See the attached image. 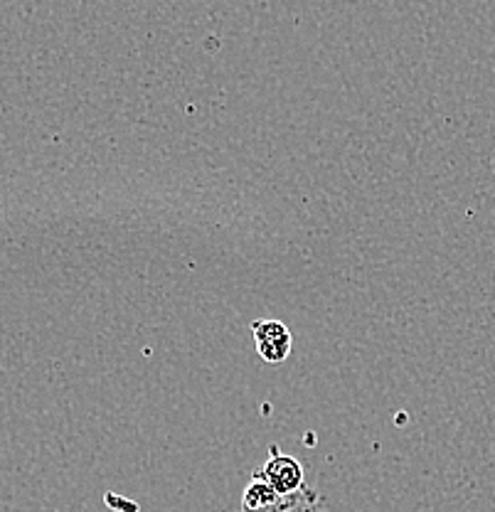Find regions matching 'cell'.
<instances>
[{"instance_id":"6da1fadb","label":"cell","mask_w":495,"mask_h":512,"mask_svg":"<svg viewBox=\"0 0 495 512\" xmlns=\"http://www.w3.org/2000/svg\"><path fill=\"white\" fill-rule=\"evenodd\" d=\"M254 478L264 480V483L269 485L276 495H281V498H289V495H294L303 488V466L294 456L274 451L266 458V463L259 468Z\"/></svg>"},{"instance_id":"7a4b0ae2","label":"cell","mask_w":495,"mask_h":512,"mask_svg":"<svg viewBox=\"0 0 495 512\" xmlns=\"http://www.w3.org/2000/svg\"><path fill=\"white\" fill-rule=\"evenodd\" d=\"M252 333L259 355L269 365H279V362H284L291 355L294 338H291V330L281 320H257L252 325Z\"/></svg>"},{"instance_id":"3957f363","label":"cell","mask_w":495,"mask_h":512,"mask_svg":"<svg viewBox=\"0 0 495 512\" xmlns=\"http://www.w3.org/2000/svg\"><path fill=\"white\" fill-rule=\"evenodd\" d=\"M284 500L286 498L276 495L264 480L254 478L252 483L247 485V490H244L242 510L244 512H276L281 510V503H284Z\"/></svg>"}]
</instances>
